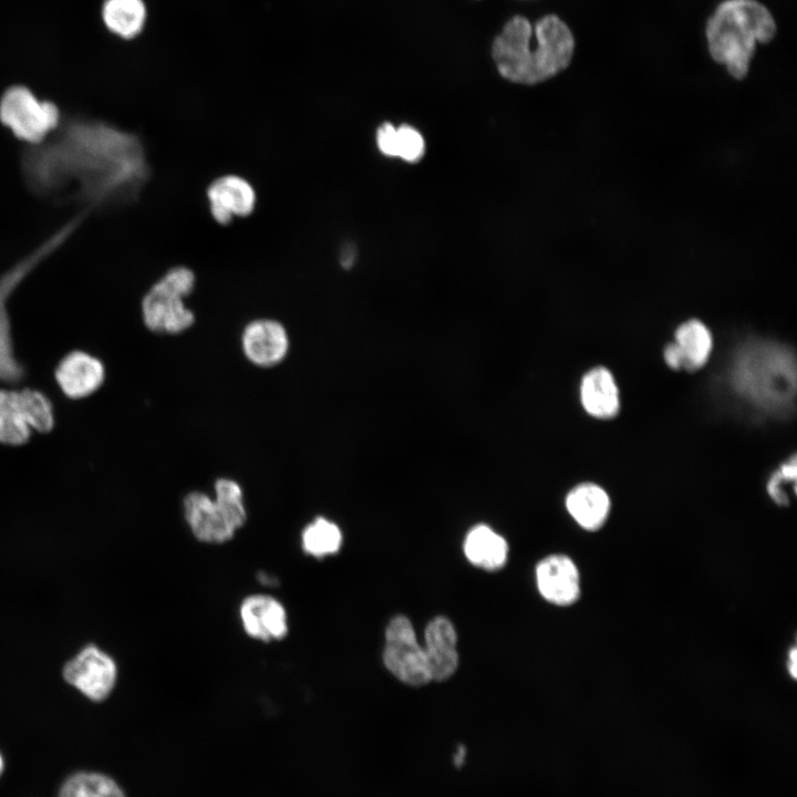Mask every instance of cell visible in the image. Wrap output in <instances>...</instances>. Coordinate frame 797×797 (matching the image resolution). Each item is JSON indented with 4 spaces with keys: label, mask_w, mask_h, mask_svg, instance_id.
Returning a JSON list of instances; mask_svg holds the SVG:
<instances>
[{
    "label": "cell",
    "mask_w": 797,
    "mask_h": 797,
    "mask_svg": "<svg viewBox=\"0 0 797 797\" xmlns=\"http://www.w3.org/2000/svg\"><path fill=\"white\" fill-rule=\"evenodd\" d=\"M425 153V141L422 134L410 125L396 128V157L408 163L421 161Z\"/></svg>",
    "instance_id": "4316f807"
},
{
    "label": "cell",
    "mask_w": 797,
    "mask_h": 797,
    "mask_svg": "<svg viewBox=\"0 0 797 797\" xmlns=\"http://www.w3.org/2000/svg\"><path fill=\"white\" fill-rule=\"evenodd\" d=\"M463 547L467 560L478 568L495 571L506 565L507 541L487 525L473 527L467 532Z\"/></svg>",
    "instance_id": "ffe728a7"
},
{
    "label": "cell",
    "mask_w": 797,
    "mask_h": 797,
    "mask_svg": "<svg viewBox=\"0 0 797 797\" xmlns=\"http://www.w3.org/2000/svg\"><path fill=\"white\" fill-rule=\"evenodd\" d=\"M241 349L255 365L270 368L279 364L289 350L286 328L273 319H257L249 322L241 333Z\"/></svg>",
    "instance_id": "9a60e30c"
},
{
    "label": "cell",
    "mask_w": 797,
    "mask_h": 797,
    "mask_svg": "<svg viewBox=\"0 0 797 797\" xmlns=\"http://www.w3.org/2000/svg\"><path fill=\"white\" fill-rule=\"evenodd\" d=\"M2 770H3V759H2V756H1V754H0V775H1Z\"/></svg>",
    "instance_id": "4dcf8cb0"
},
{
    "label": "cell",
    "mask_w": 797,
    "mask_h": 797,
    "mask_svg": "<svg viewBox=\"0 0 797 797\" xmlns=\"http://www.w3.org/2000/svg\"><path fill=\"white\" fill-rule=\"evenodd\" d=\"M102 18L113 33L132 39L141 33L144 27L146 8L143 0H106Z\"/></svg>",
    "instance_id": "7402d4cb"
},
{
    "label": "cell",
    "mask_w": 797,
    "mask_h": 797,
    "mask_svg": "<svg viewBox=\"0 0 797 797\" xmlns=\"http://www.w3.org/2000/svg\"><path fill=\"white\" fill-rule=\"evenodd\" d=\"M206 199L211 218L226 226L235 218L251 215L257 206L253 185L237 174H225L214 178L206 188Z\"/></svg>",
    "instance_id": "8fae6325"
},
{
    "label": "cell",
    "mask_w": 797,
    "mask_h": 797,
    "mask_svg": "<svg viewBox=\"0 0 797 797\" xmlns=\"http://www.w3.org/2000/svg\"><path fill=\"white\" fill-rule=\"evenodd\" d=\"M573 51V35L557 15H545L534 27L525 17L516 15L495 38L491 55L504 79L532 85L565 70Z\"/></svg>",
    "instance_id": "7a4b0ae2"
},
{
    "label": "cell",
    "mask_w": 797,
    "mask_h": 797,
    "mask_svg": "<svg viewBox=\"0 0 797 797\" xmlns=\"http://www.w3.org/2000/svg\"><path fill=\"white\" fill-rule=\"evenodd\" d=\"M356 257V247L353 244L348 242L341 248L340 263L344 269H350L354 266Z\"/></svg>",
    "instance_id": "f1b7e54d"
},
{
    "label": "cell",
    "mask_w": 797,
    "mask_h": 797,
    "mask_svg": "<svg viewBox=\"0 0 797 797\" xmlns=\"http://www.w3.org/2000/svg\"><path fill=\"white\" fill-rule=\"evenodd\" d=\"M196 275L186 266L169 268L142 299V318L156 333L178 334L195 323V313L184 301L195 290Z\"/></svg>",
    "instance_id": "52a82bcc"
},
{
    "label": "cell",
    "mask_w": 797,
    "mask_h": 797,
    "mask_svg": "<svg viewBox=\"0 0 797 797\" xmlns=\"http://www.w3.org/2000/svg\"><path fill=\"white\" fill-rule=\"evenodd\" d=\"M775 32L773 15L756 0H725L706 24L712 58L737 80L746 76L756 44L770 41Z\"/></svg>",
    "instance_id": "277c9868"
},
{
    "label": "cell",
    "mask_w": 797,
    "mask_h": 797,
    "mask_svg": "<svg viewBox=\"0 0 797 797\" xmlns=\"http://www.w3.org/2000/svg\"><path fill=\"white\" fill-rule=\"evenodd\" d=\"M87 215L79 213L0 276V381L17 382L23 369L14 356L8 300L22 280L59 249Z\"/></svg>",
    "instance_id": "8992f818"
},
{
    "label": "cell",
    "mask_w": 797,
    "mask_h": 797,
    "mask_svg": "<svg viewBox=\"0 0 797 797\" xmlns=\"http://www.w3.org/2000/svg\"><path fill=\"white\" fill-rule=\"evenodd\" d=\"M20 167L31 193L87 214L133 203L151 175L135 133L83 115L62 118L44 142L28 146Z\"/></svg>",
    "instance_id": "6da1fadb"
},
{
    "label": "cell",
    "mask_w": 797,
    "mask_h": 797,
    "mask_svg": "<svg viewBox=\"0 0 797 797\" xmlns=\"http://www.w3.org/2000/svg\"><path fill=\"white\" fill-rule=\"evenodd\" d=\"M712 349L710 329L702 321L691 319L676 328L674 341L665 346L663 358L672 370L694 372L708 362Z\"/></svg>",
    "instance_id": "5bb4252c"
},
{
    "label": "cell",
    "mask_w": 797,
    "mask_h": 797,
    "mask_svg": "<svg viewBox=\"0 0 797 797\" xmlns=\"http://www.w3.org/2000/svg\"><path fill=\"white\" fill-rule=\"evenodd\" d=\"M786 669L788 675L793 679H797V650L796 646L793 645L787 653V660H786Z\"/></svg>",
    "instance_id": "f546056e"
},
{
    "label": "cell",
    "mask_w": 797,
    "mask_h": 797,
    "mask_svg": "<svg viewBox=\"0 0 797 797\" xmlns=\"http://www.w3.org/2000/svg\"><path fill=\"white\" fill-rule=\"evenodd\" d=\"M215 497L190 491L183 500V513L194 537L205 544L220 545L231 540L247 521L241 486L221 477L214 485Z\"/></svg>",
    "instance_id": "5b68a950"
},
{
    "label": "cell",
    "mask_w": 797,
    "mask_h": 797,
    "mask_svg": "<svg viewBox=\"0 0 797 797\" xmlns=\"http://www.w3.org/2000/svg\"><path fill=\"white\" fill-rule=\"evenodd\" d=\"M729 383L737 396L754 408L786 415L796 392L795 356L776 342H747L734 355Z\"/></svg>",
    "instance_id": "3957f363"
},
{
    "label": "cell",
    "mask_w": 797,
    "mask_h": 797,
    "mask_svg": "<svg viewBox=\"0 0 797 797\" xmlns=\"http://www.w3.org/2000/svg\"><path fill=\"white\" fill-rule=\"evenodd\" d=\"M54 375L68 397L83 398L102 385L105 370L97 358L83 351H73L61 360Z\"/></svg>",
    "instance_id": "2e32d148"
},
{
    "label": "cell",
    "mask_w": 797,
    "mask_h": 797,
    "mask_svg": "<svg viewBox=\"0 0 797 797\" xmlns=\"http://www.w3.org/2000/svg\"><path fill=\"white\" fill-rule=\"evenodd\" d=\"M58 797H125L120 786L99 773H77L62 785Z\"/></svg>",
    "instance_id": "cb8c5ba5"
},
{
    "label": "cell",
    "mask_w": 797,
    "mask_h": 797,
    "mask_svg": "<svg viewBox=\"0 0 797 797\" xmlns=\"http://www.w3.org/2000/svg\"><path fill=\"white\" fill-rule=\"evenodd\" d=\"M385 667L401 682L421 686L431 681L424 648L417 642L408 618H392L385 630Z\"/></svg>",
    "instance_id": "9c48e42d"
},
{
    "label": "cell",
    "mask_w": 797,
    "mask_h": 797,
    "mask_svg": "<svg viewBox=\"0 0 797 797\" xmlns=\"http://www.w3.org/2000/svg\"><path fill=\"white\" fill-rule=\"evenodd\" d=\"M425 655L431 681L449 679L458 666L457 633L445 617L432 619L425 629Z\"/></svg>",
    "instance_id": "e0dca14e"
},
{
    "label": "cell",
    "mask_w": 797,
    "mask_h": 797,
    "mask_svg": "<svg viewBox=\"0 0 797 797\" xmlns=\"http://www.w3.org/2000/svg\"><path fill=\"white\" fill-rule=\"evenodd\" d=\"M62 118L53 102L39 100L25 86H11L0 99V122L29 146L44 142L58 130Z\"/></svg>",
    "instance_id": "ba28073f"
},
{
    "label": "cell",
    "mask_w": 797,
    "mask_h": 797,
    "mask_svg": "<svg viewBox=\"0 0 797 797\" xmlns=\"http://www.w3.org/2000/svg\"><path fill=\"white\" fill-rule=\"evenodd\" d=\"M565 506L573 521L583 530L596 532L603 528L611 511V499L601 486L586 482L573 486L566 495Z\"/></svg>",
    "instance_id": "ac0fdd59"
},
{
    "label": "cell",
    "mask_w": 797,
    "mask_h": 797,
    "mask_svg": "<svg viewBox=\"0 0 797 797\" xmlns=\"http://www.w3.org/2000/svg\"><path fill=\"white\" fill-rule=\"evenodd\" d=\"M580 402L592 417L609 420L619 413L620 395L612 373L604 366L587 371L580 382Z\"/></svg>",
    "instance_id": "d6986e66"
},
{
    "label": "cell",
    "mask_w": 797,
    "mask_h": 797,
    "mask_svg": "<svg viewBox=\"0 0 797 797\" xmlns=\"http://www.w3.org/2000/svg\"><path fill=\"white\" fill-rule=\"evenodd\" d=\"M239 619L249 638L265 643L280 641L289 632L284 605L269 594L256 593L246 597L239 605Z\"/></svg>",
    "instance_id": "4fadbf2b"
},
{
    "label": "cell",
    "mask_w": 797,
    "mask_h": 797,
    "mask_svg": "<svg viewBox=\"0 0 797 797\" xmlns=\"http://www.w3.org/2000/svg\"><path fill=\"white\" fill-rule=\"evenodd\" d=\"M536 584L540 596L549 603L569 607L581 594V577L577 563L567 555L552 553L536 566Z\"/></svg>",
    "instance_id": "7c38bea8"
},
{
    "label": "cell",
    "mask_w": 797,
    "mask_h": 797,
    "mask_svg": "<svg viewBox=\"0 0 797 797\" xmlns=\"http://www.w3.org/2000/svg\"><path fill=\"white\" fill-rule=\"evenodd\" d=\"M0 410H11L20 414L31 428L42 433L51 431L54 425L53 406L50 400L37 390H1Z\"/></svg>",
    "instance_id": "44dd1931"
},
{
    "label": "cell",
    "mask_w": 797,
    "mask_h": 797,
    "mask_svg": "<svg viewBox=\"0 0 797 797\" xmlns=\"http://www.w3.org/2000/svg\"><path fill=\"white\" fill-rule=\"evenodd\" d=\"M343 541L340 527L330 519L318 516L301 531V548L312 558L322 559L335 555Z\"/></svg>",
    "instance_id": "603a6c76"
},
{
    "label": "cell",
    "mask_w": 797,
    "mask_h": 797,
    "mask_svg": "<svg viewBox=\"0 0 797 797\" xmlns=\"http://www.w3.org/2000/svg\"><path fill=\"white\" fill-rule=\"evenodd\" d=\"M376 144L382 154L396 157V127L383 123L376 132Z\"/></svg>",
    "instance_id": "83f0119b"
},
{
    "label": "cell",
    "mask_w": 797,
    "mask_h": 797,
    "mask_svg": "<svg viewBox=\"0 0 797 797\" xmlns=\"http://www.w3.org/2000/svg\"><path fill=\"white\" fill-rule=\"evenodd\" d=\"M796 456L788 459L769 476L766 490L770 499L778 506H788L790 503L789 488L796 491L797 466Z\"/></svg>",
    "instance_id": "d4e9b609"
},
{
    "label": "cell",
    "mask_w": 797,
    "mask_h": 797,
    "mask_svg": "<svg viewBox=\"0 0 797 797\" xmlns=\"http://www.w3.org/2000/svg\"><path fill=\"white\" fill-rule=\"evenodd\" d=\"M114 660L94 645L85 646L63 669L64 680L92 701H103L114 689Z\"/></svg>",
    "instance_id": "30bf717a"
},
{
    "label": "cell",
    "mask_w": 797,
    "mask_h": 797,
    "mask_svg": "<svg viewBox=\"0 0 797 797\" xmlns=\"http://www.w3.org/2000/svg\"><path fill=\"white\" fill-rule=\"evenodd\" d=\"M30 435L31 427L20 414L11 410H0V443L22 445Z\"/></svg>",
    "instance_id": "484cf974"
}]
</instances>
